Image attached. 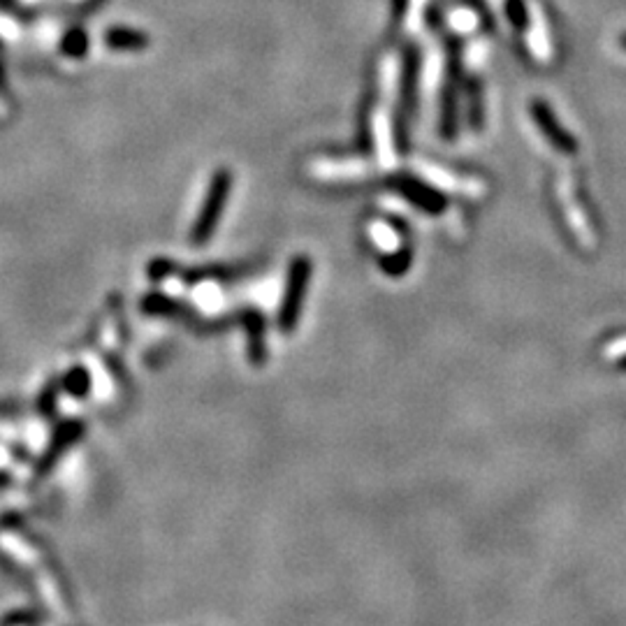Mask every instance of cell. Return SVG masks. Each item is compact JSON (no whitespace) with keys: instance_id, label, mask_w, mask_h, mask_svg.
<instances>
[{"instance_id":"obj_3","label":"cell","mask_w":626,"mask_h":626,"mask_svg":"<svg viewBox=\"0 0 626 626\" xmlns=\"http://www.w3.org/2000/svg\"><path fill=\"white\" fill-rule=\"evenodd\" d=\"M390 184L395 186L406 200L420 207L422 211L439 214V211H443V207H446V197H443L441 193L431 191L430 186L420 184V181L413 179V176H395V179H390Z\"/></svg>"},{"instance_id":"obj_5","label":"cell","mask_w":626,"mask_h":626,"mask_svg":"<svg viewBox=\"0 0 626 626\" xmlns=\"http://www.w3.org/2000/svg\"><path fill=\"white\" fill-rule=\"evenodd\" d=\"M107 42L111 47H123V49H137V47L146 45L144 36L133 33V30H111V33H107Z\"/></svg>"},{"instance_id":"obj_6","label":"cell","mask_w":626,"mask_h":626,"mask_svg":"<svg viewBox=\"0 0 626 626\" xmlns=\"http://www.w3.org/2000/svg\"><path fill=\"white\" fill-rule=\"evenodd\" d=\"M620 366H624V369H626V355L620 360Z\"/></svg>"},{"instance_id":"obj_1","label":"cell","mask_w":626,"mask_h":626,"mask_svg":"<svg viewBox=\"0 0 626 626\" xmlns=\"http://www.w3.org/2000/svg\"><path fill=\"white\" fill-rule=\"evenodd\" d=\"M311 276V260L306 256L295 258L291 262V271H288L286 292H283V304L279 311V327L281 332H292L300 323L302 304H304L306 286H309Z\"/></svg>"},{"instance_id":"obj_2","label":"cell","mask_w":626,"mask_h":626,"mask_svg":"<svg viewBox=\"0 0 626 626\" xmlns=\"http://www.w3.org/2000/svg\"><path fill=\"white\" fill-rule=\"evenodd\" d=\"M230 186H232V176L228 170H218V175L214 176L209 188V196H207L205 207L200 211V218L196 223V230H193V241L196 244H202L211 237V232L216 230V223L221 218L223 207H226L228 196H230Z\"/></svg>"},{"instance_id":"obj_4","label":"cell","mask_w":626,"mask_h":626,"mask_svg":"<svg viewBox=\"0 0 626 626\" xmlns=\"http://www.w3.org/2000/svg\"><path fill=\"white\" fill-rule=\"evenodd\" d=\"M531 114H534V121L538 123V128L546 133V137L557 146V149L564 151V154H576L578 151L576 137H571L567 131H564V128H561L557 116L552 114L550 107H547L546 102H541V101L534 102V105H531Z\"/></svg>"}]
</instances>
